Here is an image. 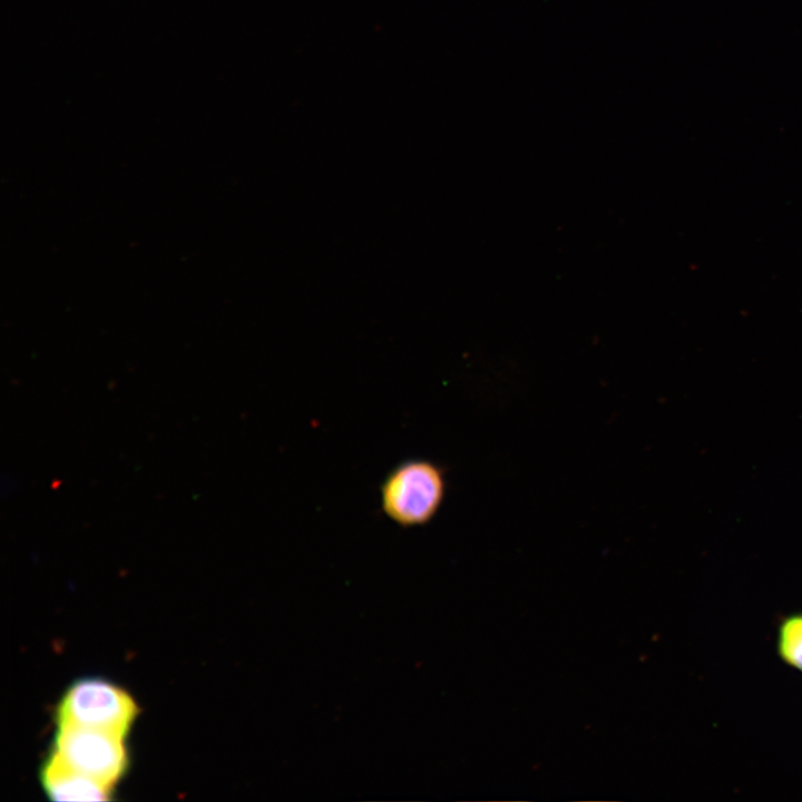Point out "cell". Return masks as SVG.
I'll return each instance as SVG.
<instances>
[{
	"label": "cell",
	"instance_id": "6da1fadb",
	"mask_svg": "<svg viewBox=\"0 0 802 802\" xmlns=\"http://www.w3.org/2000/svg\"><path fill=\"white\" fill-rule=\"evenodd\" d=\"M443 469L426 459H411L394 467L381 485L384 515L402 527L423 526L438 514L446 496Z\"/></svg>",
	"mask_w": 802,
	"mask_h": 802
},
{
	"label": "cell",
	"instance_id": "7a4b0ae2",
	"mask_svg": "<svg viewBox=\"0 0 802 802\" xmlns=\"http://www.w3.org/2000/svg\"><path fill=\"white\" fill-rule=\"evenodd\" d=\"M137 714L135 701L123 688L87 678L67 689L57 708V722L126 736Z\"/></svg>",
	"mask_w": 802,
	"mask_h": 802
},
{
	"label": "cell",
	"instance_id": "3957f363",
	"mask_svg": "<svg viewBox=\"0 0 802 802\" xmlns=\"http://www.w3.org/2000/svg\"><path fill=\"white\" fill-rule=\"evenodd\" d=\"M124 739L108 731L59 724L51 754L68 767L115 786L128 765Z\"/></svg>",
	"mask_w": 802,
	"mask_h": 802
},
{
	"label": "cell",
	"instance_id": "277c9868",
	"mask_svg": "<svg viewBox=\"0 0 802 802\" xmlns=\"http://www.w3.org/2000/svg\"><path fill=\"white\" fill-rule=\"evenodd\" d=\"M41 783L55 801H106L114 790V786L68 767L53 754L42 766Z\"/></svg>",
	"mask_w": 802,
	"mask_h": 802
},
{
	"label": "cell",
	"instance_id": "5b68a950",
	"mask_svg": "<svg viewBox=\"0 0 802 802\" xmlns=\"http://www.w3.org/2000/svg\"><path fill=\"white\" fill-rule=\"evenodd\" d=\"M775 647L779 658L786 666L802 673V610L779 619Z\"/></svg>",
	"mask_w": 802,
	"mask_h": 802
}]
</instances>
